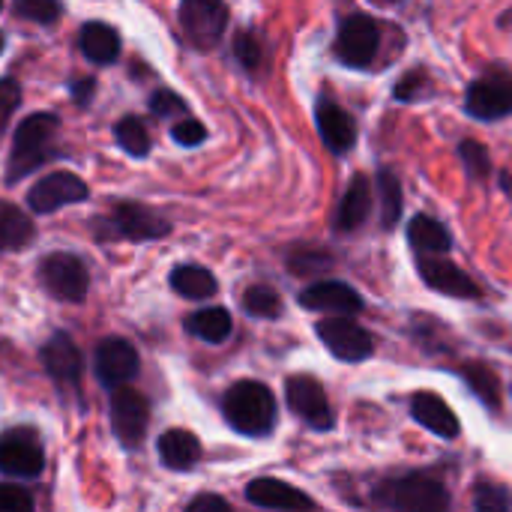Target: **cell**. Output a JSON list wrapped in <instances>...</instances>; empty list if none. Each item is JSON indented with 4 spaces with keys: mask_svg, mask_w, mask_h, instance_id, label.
Instances as JSON below:
<instances>
[{
    "mask_svg": "<svg viewBox=\"0 0 512 512\" xmlns=\"http://www.w3.org/2000/svg\"><path fill=\"white\" fill-rule=\"evenodd\" d=\"M81 51L93 63H114L120 57V36L105 21H90L81 27Z\"/></svg>",
    "mask_w": 512,
    "mask_h": 512,
    "instance_id": "cell-24",
    "label": "cell"
},
{
    "mask_svg": "<svg viewBox=\"0 0 512 512\" xmlns=\"http://www.w3.org/2000/svg\"><path fill=\"white\" fill-rule=\"evenodd\" d=\"M87 198V186L81 177L69 174V171H54L42 180H36L27 192V204L36 213H54L60 207L78 204Z\"/></svg>",
    "mask_w": 512,
    "mask_h": 512,
    "instance_id": "cell-14",
    "label": "cell"
},
{
    "mask_svg": "<svg viewBox=\"0 0 512 512\" xmlns=\"http://www.w3.org/2000/svg\"><path fill=\"white\" fill-rule=\"evenodd\" d=\"M42 366L45 372L60 381V384H75L81 378V354L75 348V342L63 333H54L45 345H42Z\"/></svg>",
    "mask_w": 512,
    "mask_h": 512,
    "instance_id": "cell-20",
    "label": "cell"
},
{
    "mask_svg": "<svg viewBox=\"0 0 512 512\" xmlns=\"http://www.w3.org/2000/svg\"><path fill=\"white\" fill-rule=\"evenodd\" d=\"M372 504L393 512H444L453 498L432 474H399L372 489Z\"/></svg>",
    "mask_w": 512,
    "mask_h": 512,
    "instance_id": "cell-1",
    "label": "cell"
},
{
    "mask_svg": "<svg viewBox=\"0 0 512 512\" xmlns=\"http://www.w3.org/2000/svg\"><path fill=\"white\" fill-rule=\"evenodd\" d=\"M0 6H3V0H0Z\"/></svg>",
    "mask_w": 512,
    "mask_h": 512,
    "instance_id": "cell-46",
    "label": "cell"
},
{
    "mask_svg": "<svg viewBox=\"0 0 512 512\" xmlns=\"http://www.w3.org/2000/svg\"><path fill=\"white\" fill-rule=\"evenodd\" d=\"M369 210H372V183H369V177L357 174L351 180V186L345 189L342 204L336 210V228L339 231H357L369 219Z\"/></svg>",
    "mask_w": 512,
    "mask_h": 512,
    "instance_id": "cell-21",
    "label": "cell"
},
{
    "mask_svg": "<svg viewBox=\"0 0 512 512\" xmlns=\"http://www.w3.org/2000/svg\"><path fill=\"white\" fill-rule=\"evenodd\" d=\"M243 309L255 318H279L282 315V297L270 285H252L243 294Z\"/></svg>",
    "mask_w": 512,
    "mask_h": 512,
    "instance_id": "cell-31",
    "label": "cell"
},
{
    "mask_svg": "<svg viewBox=\"0 0 512 512\" xmlns=\"http://www.w3.org/2000/svg\"><path fill=\"white\" fill-rule=\"evenodd\" d=\"M171 288L180 294V297H189V300H207L216 294V279L210 270L198 267V264H180L174 267L171 273Z\"/></svg>",
    "mask_w": 512,
    "mask_h": 512,
    "instance_id": "cell-26",
    "label": "cell"
},
{
    "mask_svg": "<svg viewBox=\"0 0 512 512\" xmlns=\"http://www.w3.org/2000/svg\"><path fill=\"white\" fill-rule=\"evenodd\" d=\"M45 465L42 444L30 429H12L0 435V474L9 477H39Z\"/></svg>",
    "mask_w": 512,
    "mask_h": 512,
    "instance_id": "cell-12",
    "label": "cell"
},
{
    "mask_svg": "<svg viewBox=\"0 0 512 512\" xmlns=\"http://www.w3.org/2000/svg\"><path fill=\"white\" fill-rule=\"evenodd\" d=\"M411 417H414L423 429H429L432 435H438V438H444V441L459 438V432H462L456 411H453L441 396H435L432 390H420V393L411 396Z\"/></svg>",
    "mask_w": 512,
    "mask_h": 512,
    "instance_id": "cell-18",
    "label": "cell"
},
{
    "mask_svg": "<svg viewBox=\"0 0 512 512\" xmlns=\"http://www.w3.org/2000/svg\"><path fill=\"white\" fill-rule=\"evenodd\" d=\"M33 510V495L21 486L0 483V512H30Z\"/></svg>",
    "mask_w": 512,
    "mask_h": 512,
    "instance_id": "cell-37",
    "label": "cell"
},
{
    "mask_svg": "<svg viewBox=\"0 0 512 512\" xmlns=\"http://www.w3.org/2000/svg\"><path fill=\"white\" fill-rule=\"evenodd\" d=\"M315 333L336 360L360 363L375 354V336L366 327H360L357 321H351V315H336V318L318 321Z\"/></svg>",
    "mask_w": 512,
    "mask_h": 512,
    "instance_id": "cell-6",
    "label": "cell"
},
{
    "mask_svg": "<svg viewBox=\"0 0 512 512\" xmlns=\"http://www.w3.org/2000/svg\"><path fill=\"white\" fill-rule=\"evenodd\" d=\"M57 126H60V120L54 114H30L15 129V141H12V153H9V165H6L9 183L21 180L24 174L36 171L48 156H54L48 141H51Z\"/></svg>",
    "mask_w": 512,
    "mask_h": 512,
    "instance_id": "cell-3",
    "label": "cell"
},
{
    "mask_svg": "<svg viewBox=\"0 0 512 512\" xmlns=\"http://www.w3.org/2000/svg\"><path fill=\"white\" fill-rule=\"evenodd\" d=\"M300 306L324 315H360L363 312V297L357 288L345 282H315L300 294Z\"/></svg>",
    "mask_w": 512,
    "mask_h": 512,
    "instance_id": "cell-15",
    "label": "cell"
},
{
    "mask_svg": "<svg viewBox=\"0 0 512 512\" xmlns=\"http://www.w3.org/2000/svg\"><path fill=\"white\" fill-rule=\"evenodd\" d=\"M423 87H426V72L414 69V72H408V75L399 81V87H396V99L411 102V99H417V96L423 93Z\"/></svg>",
    "mask_w": 512,
    "mask_h": 512,
    "instance_id": "cell-40",
    "label": "cell"
},
{
    "mask_svg": "<svg viewBox=\"0 0 512 512\" xmlns=\"http://www.w3.org/2000/svg\"><path fill=\"white\" fill-rule=\"evenodd\" d=\"M501 186H504V192H507V195H512V174H504Z\"/></svg>",
    "mask_w": 512,
    "mask_h": 512,
    "instance_id": "cell-44",
    "label": "cell"
},
{
    "mask_svg": "<svg viewBox=\"0 0 512 512\" xmlns=\"http://www.w3.org/2000/svg\"><path fill=\"white\" fill-rule=\"evenodd\" d=\"M171 135H174L177 144L192 147V144H201V141L207 138V129H204V123H198V120H183V123H177V126L171 129Z\"/></svg>",
    "mask_w": 512,
    "mask_h": 512,
    "instance_id": "cell-39",
    "label": "cell"
},
{
    "mask_svg": "<svg viewBox=\"0 0 512 512\" xmlns=\"http://www.w3.org/2000/svg\"><path fill=\"white\" fill-rule=\"evenodd\" d=\"M378 195H381V225L384 231H390L402 219V180L390 168L378 171Z\"/></svg>",
    "mask_w": 512,
    "mask_h": 512,
    "instance_id": "cell-29",
    "label": "cell"
},
{
    "mask_svg": "<svg viewBox=\"0 0 512 512\" xmlns=\"http://www.w3.org/2000/svg\"><path fill=\"white\" fill-rule=\"evenodd\" d=\"M15 15L36 21V24H51L60 15V0H15Z\"/></svg>",
    "mask_w": 512,
    "mask_h": 512,
    "instance_id": "cell-35",
    "label": "cell"
},
{
    "mask_svg": "<svg viewBox=\"0 0 512 512\" xmlns=\"http://www.w3.org/2000/svg\"><path fill=\"white\" fill-rule=\"evenodd\" d=\"M39 279L48 294H54L57 300H66V303H81L90 288L87 267L81 264V258H75L69 252H54V255L42 258Z\"/></svg>",
    "mask_w": 512,
    "mask_h": 512,
    "instance_id": "cell-8",
    "label": "cell"
},
{
    "mask_svg": "<svg viewBox=\"0 0 512 512\" xmlns=\"http://www.w3.org/2000/svg\"><path fill=\"white\" fill-rule=\"evenodd\" d=\"M225 420L234 432L249 438H264L276 426V399L261 381H240L228 390L222 402Z\"/></svg>",
    "mask_w": 512,
    "mask_h": 512,
    "instance_id": "cell-2",
    "label": "cell"
},
{
    "mask_svg": "<svg viewBox=\"0 0 512 512\" xmlns=\"http://www.w3.org/2000/svg\"><path fill=\"white\" fill-rule=\"evenodd\" d=\"M381 24L372 15H348L336 33V57L351 69H369L381 51Z\"/></svg>",
    "mask_w": 512,
    "mask_h": 512,
    "instance_id": "cell-5",
    "label": "cell"
},
{
    "mask_svg": "<svg viewBox=\"0 0 512 512\" xmlns=\"http://www.w3.org/2000/svg\"><path fill=\"white\" fill-rule=\"evenodd\" d=\"M408 243L420 255H447L453 249V237L447 225H441L435 216H426V213H417L408 222Z\"/></svg>",
    "mask_w": 512,
    "mask_h": 512,
    "instance_id": "cell-23",
    "label": "cell"
},
{
    "mask_svg": "<svg viewBox=\"0 0 512 512\" xmlns=\"http://www.w3.org/2000/svg\"><path fill=\"white\" fill-rule=\"evenodd\" d=\"M33 240V222L15 204H0V252L24 249Z\"/></svg>",
    "mask_w": 512,
    "mask_h": 512,
    "instance_id": "cell-28",
    "label": "cell"
},
{
    "mask_svg": "<svg viewBox=\"0 0 512 512\" xmlns=\"http://www.w3.org/2000/svg\"><path fill=\"white\" fill-rule=\"evenodd\" d=\"M285 399H288V408L306 423L312 426L315 432H330L336 417H333V408H330V399L324 393V387L309 378V375H294L285 381Z\"/></svg>",
    "mask_w": 512,
    "mask_h": 512,
    "instance_id": "cell-9",
    "label": "cell"
},
{
    "mask_svg": "<svg viewBox=\"0 0 512 512\" xmlns=\"http://www.w3.org/2000/svg\"><path fill=\"white\" fill-rule=\"evenodd\" d=\"M288 267L294 270V276H315V273H324L327 267H333V258L321 249H297V252H291Z\"/></svg>",
    "mask_w": 512,
    "mask_h": 512,
    "instance_id": "cell-33",
    "label": "cell"
},
{
    "mask_svg": "<svg viewBox=\"0 0 512 512\" xmlns=\"http://www.w3.org/2000/svg\"><path fill=\"white\" fill-rule=\"evenodd\" d=\"M459 159H462L468 177H474V180H486L492 174V159H489V153H486V147L480 141H471V138L462 141L459 144Z\"/></svg>",
    "mask_w": 512,
    "mask_h": 512,
    "instance_id": "cell-32",
    "label": "cell"
},
{
    "mask_svg": "<svg viewBox=\"0 0 512 512\" xmlns=\"http://www.w3.org/2000/svg\"><path fill=\"white\" fill-rule=\"evenodd\" d=\"M231 327H234V321H231L228 309H219V306L201 309V312H195L192 318H186V330H189L192 336L210 342V345L225 342V339L231 336Z\"/></svg>",
    "mask_w": 512,
    "mask_h": 512,
    "instance_id": "cell-27",
    "label": "cell"
},
{
    "mask_svg": "<svg viewBox=\"0 0 512 512\" xmlns=\"http://www.w3.org/2000/svg\"><path fill=\"white\" fill-rule=\"evenodd\" d=\"M234 54H237V60H240L249 72H252V69H258V66H261V60H264V48H261L258 36H255V33H249V30L237 33V39H234Z\"/></svg>",
    "mask_w": 512,
    "mask_h": 512,
    "instance_id": "cell-36",
    "label": "cell"
},
{
    "mask_svg": "<svg viewBox=\"0 0 512 512\" xmlns=\"http://www.w3.org/2000/svg\"><path fill=\"white\" fill-rule=\"evenodd\" d=\"M18 102H21L18 84H15L12 78H3V81H0V126H3L6 117L18 108Z\"/></svg>",
    "mask_w": 512,
    "mask_h": 512,
    "instance_id": "cell-41",
    "label": "cell"
},
{
    "mask_svg": "<svg viewBox=\"0 0 512 512\" xmlns=\"http://www.w3.org/2000/svg\"><path fill=\"white\" fill-rule=\"evenodd\" d=\"M180 24L195 48H216L228 27V6L225 0H180Z\"/></svg>",
    "mask_w": 512,
    "mask_h": 512,
    "instance_id": "cell-7",
    "label": "cell"
},
{
    "mask_svg": "<svg viewBox=\"0 0 512 512\" xmlns=\"http://www.w3.org/2000/svg\"><path fill=\"white\" fill-rule=\"evenodd\" d=\"M465 111L477 120H504L512 114V75L489 72L465 93Z\"/></svg>",
    "mask_w": 512,
    "mask_h": 512,
    "instance_id": "cell-10",
    "label": "cell"
},
{
    "mask_svg": "<svg viewBox=\"0 0 512 512\" xmlns=\"http://www.w3.org/2000/svg\"><path fill=\"white\" fill-rule=\"evenodd\" d=\"M93 93H96V81H93V78H78V81H72V96H75V102H78L81 108L90 102Z\"/></svg>",
    "mask_w": 512,
    "mask_h": 512,
    "instance_id": "cell-43",
    "label": "cell"
},
{
    "mask_svg": "<svg viewBox=\"0 0 512 512\" xmlns=\"http://www.w3.org/2000/svg\"><path fill=\"white\" fill-rule=\"evenodd\" d=\"M93 231L99 240H159L171 231V225L153 210L123 201L114 204L105 216L93 219Z\"/></svg>",
    "mask_w": 512,
    "mask_h": 512,
    "instance_id": "cell-4",
    "label": "cell"
},
{
    "mask_svg": "<svg viewBox=\"0 0 512 512\" xmlns=\"http://www.w3.org/2000/svg\"><path fill=\"white\" fill-rule=\"evenodd\" d=\"M156 450H159L162 465L171 468V471H189V468H195V462L201 459V441H198L192 432H186V429H171V432H165V435L159 438Z\"/></svg>",
    "mask_w": 512,
    "mask_h": 512,
    "instance_id": "cell-22",
    "label": "cell"
},
{
    "mask_svg": "<svg viewBox=\"0 0 512 512\" xmlns=\"http://www.w3.org/2000/svg\"><path fill=\"white\" fill-rule=\"evenodd\" d=\"M417 270H420V279L432 291H441V294L456 297V300H480L483 297L480 285L459 264H453L444 255H420Z\"/></svg>",
    "mask_w": 512,
    "mask_h": 512,
    "instance_id": "cell-13",
    "label": "cell"
},
{
    "mask_svg": "<svg viewBox=\"0 0 512 512\" xmlns=\"http://www.w3.org/2000/svg\"><path fill=\"white\" fill-rule=\"evenodd\" d=\"M117 393L111 396V429L117 435V441L129 450H135L144 435H147V423H150V405L141 393L129 390V387H114Z\"/></svg>",
    "mask_w": 512,
    "mask_h": 512,
    "instance_id": "cell-11",
    "label": "cell"
},
{
    "mask_svg": "<svg viewBox=\"0 0 512 512\" xmlns=\"http://www.w3.org/2000/svg\"><path fill=\"white\" fill-rule=\"evenodd\" d=\"M138 351L126 339H105L96 345V375L105 387H120L138 375Z\"/></svg>",
    "mask_w": 512,
    "mask_h": 512,
    "instance_id": "cell-16",
    "label": "cell"
},
{
    "mask_svg": "<svg viewBox=\"0 0 512 512\" xmlns=\"http://www.w3.org/2000/svg\"><path fill=\"white\" fill-rule=\"evenodd\" d=\"M246 498H249V504H255L261 510H312L315 507V501L309 495H303L291 483H282L273 477L252 480L246 489Z\"/></svg>",
    "mask_w": 512,
    "mask_h": 512,
    "instance_id": "cell-19",
    "label": "cell"
},
{
    "mask_svg": "<svg viewBox=\"0 0 512 512\" xmlns=\"http://www.w3.org/2000/svg\"><path fill=\"white\" fill-rule=\"evenodd\" d=\"M315 123L321 132V141L327 144L330 153H348L357 144V123L354 117L339 108L333 99H321L315 108Z\"/></svg>",
    "mask_w": 512,
    "mask_h": 512,
    "instance_id": "cell-17",
    "label": "cell"
},
{
    "mask_svg": "<svg viewBox=\"0 0 512 512\" xmlns=\"http://www.w3.org/2000/svg\"><path fill=\"white\" fill-rule=\"evenodd\" d=\"M474 507L480 512H504L512 507V498L507 489L495 483H477L474 489Z\"/></svg>",
    "mask_w": 512,
    "mask_h": 512,
    "instance_id": "cell-34",
    "label": "cell"
},
{
    "mask_svg": "<svg viewBox=\"0 0 512 512\" xmlns=\"http://www.w3.org/2000/svg\"><path fill=\"white\" fill-rule=\"evenodd\" d=\"M0 51H3V33H0Z\"/></svg>",
    "mask_w": 512,
    "mask_h": 512,
    "instance_id": "cell-45",
    "label": "cell"
},
{
    "mask_svg": "<svg viewBox=\"0 0 512 512\" xmlns=\"http://www.w3.org/2000/svg\"><path fill=\"white\" fill-rule=\"evenodd\" d=\"M150 111L156 114V117H168V114H183L186 111V102L174 93V90H156L153 96H150Z\"/></svg>",
    "mask_w": 512,
    "mask_h": 512,
    "instance_id": "cell-38",
    "label": "cell"
},
{
    "mask_svg": "<svg viewBox=\"0 0 512 512\" xmlns=\"http://www.w3.org/2000/svg\"><path fill=\"white\" fill-rule=\"evenodd\" d=\"M462 378L468 381V387L480 396V402L492 411H501V402H504V387H501V378L492 366L486 363H465L462 369Z\"/></svg>",
    "mask_w": 512,
    "mask_h": 512,
    "instance_id": "cell-25",
    "label": "cell"
},
{
    "mask_svg": "<svg viewBox=\"0 0 512 512\" xmlns=\"http://www.w3.org/2000/svg\"><path fill=\"white\" fill-rule=\"evenodd\" d=\"M114 138H117V144L129 153V156H147L150 153V132H147V126H144V120L141 117H123L117 126H114Z\"/></svg>",
    "mask_w": 512,
    "mask_h": 512,
    "instance_id": "cell-30",
    "label": "cell"
},
{
    "mask_svg": "<svg viewBox=\"0 0 512 512\" xmlns=\"http://www.w3.org/2000/svg\"><path fill=\"white\" fill-rule=\"evenodd\" d=\"M228 501L225 498H216V495H198L192 504H189V512H228Z\"/></svg>",
    "mask_w": 512,
    "mask_h": 512,
    "instance_id": "cell-42",
    "label": "cell"
}]
</instances>
